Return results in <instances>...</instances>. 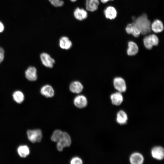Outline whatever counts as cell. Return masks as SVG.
I'll use <instances>...</instances> for the list:
<instances>
[{"mask_svg":"<svg viewBox=\"0 0 164 164\" xmlns=\"http://www.w3.org/2000/svg\"><path fill=\"white\" fill-rule=\"evenodd\" d=\"M133 22L139 29L141 34L146 35L151 32V23L146 14H143L137 18H135Z\"/></svg>","mask_w":164,"mask_h":164,"instance_id":"6da1fadb","label":"cell"},{"mask_svg":"<svg viewBox=\"0 0 164 164\" xmlns=\"http://www.w3.org/2000/svg\"><path fill=\"white\" fill-rule=\"evenodd\" d=\"M56 142L57 149L61 152L63 150L64 148L70 146L71 143V138L67 133L63 132Z\"/></svg>","mask_w":164,"mask_h":164,"instance_id":"7a4b0ae2","label":"cell"},{"mask_svg":"<svg viewBox=\"0 0 164 164\" xmlns=\"http://www.w3.org/2000/svg\"><path fill=\"white\" fill-rule=\"evenodd\" d=\"M159 42L158 37L154 34L146 35L143 39V43L145 47L149 50H151L154 46H157Z\"/></svg>","mask_w":164,"mask_h":164,"instance_id":"3957f363","label":"cell"},{"mask_svg":"<svg viewBox=\"0 0 164 164\" xmlns=\"http://www.w3.org/2000/svg\"><path fill=\"white\" fill-rule=\"evenodd\" d=\"M27 134L29 140L32 143L40 142L42 138V133L40 129L29 130Z\"/></svg>","mask_w":164,"mask_h":164,"instance_id":"277c9868","label":"cell"},{"mask_svg":"<svg viewBox=\"0 0 164 164\" xmlns=\"http://www.w3.org/2000/svg\"><path fill=\"white\" fill-rule=\"evenodd\" d=\"M113 84L114 88L117 91L122 93L126 91V83L122 77H115L113 79Z\"/></svg>","mask_w":164,"mask_h":164,"instance_id":"5b68a950","label":"cell"},{"mask_svg":"<svg viewBox=\"0 0 164 164\" xmlns=\"http://www.w3.org/2000/svg\"><path fill=\"white\" fill-rule=\"evenodd\" d=\"M40 58L43 64L45 67L52 68L55 63V60L48 53H43L40 55Z\"/></svg>","mask_w":164,"mask_h":164,"instance_id":"8992f818","label":"cell"},{"mask_svg":"<svg viewBox=\"0 0 164 164\" xmlns=\"http://www.w3.org/2000/svg\"><path fill=\"white\" fill-rule=\"evenodd\" d=\"M151 154L154 159L161 160L164 157V149L160 146H157L153 147L152 149Z\"/></svg>","mask_w":164,"mask_h":164,"instance_id":"52a82bcc","label":"cell"},{"mask_svg":"<svg viewBox=\"0 0 164 164\" xmlns=\"http://www.w3.org/2000/svg\"><path fill=\"white\" fill-rule=\"evenodd\" d=\"M73 103L74 105L79 108L85 107L87 104V101L86 97L83 95L77 96L74 99Z\"/></svg>","mask_w":164,"mask_h":164,"instance_id":"ba28073f","label":"cell"},{"mask_svg":"<svg viewBox=\"0 0 164 164\" xmlns=\"http://www.w3.org/2000/svg\"><path fill=\"white\" fill-rule=\"evenodd\" d=\"M126 32L132 35L135 37H138L141 34L140 31L134 23L128 24L125 29Z\"/></svg>","mask_w":164,"mask_h":164,"instance_id":"9c48e42d","label":"cell"},{"mask_svg":"<svg viewBox=\"0 0 164 164\" xmlns=\"http://www.w3.org/2000/svg\"><path fill=\"white\" fill-rule=\"evenodd\" d=\"M25 75L29 80L32 81H36L37 78L36 68L32 66L29 67L25 72Z\"/></svg>","mask_w":164,"mask_h":164,"instance_id":"30bf717a","label":"cell"},{"mask_svg":"<svg viewBox=\"0 0 164 164\" xmlns=\"http://www.w3.org/2000/svg\"><path fill=\"white\" fill-rule=\"evenodd\" d=\"M40 92L43 95L47 98L53 97L55 94L53 88L49 84H46L42 87Z\"/></svg>","mask_w":164,"mask_h":164,"instance_id":"8fae6325","label":"cell"},{"mask_svg":"<svg viewBox=\"0 0 164 164\" xmlns=\"http://www.w3.org/2000/svg\"><path fill=\"white\" fill-rule=\"evenodd\" d=\"M128 47L126 52L130 56H134L138 53L139 48L137 44L133 41H129L128 44Z\"/></svg>","mask_w":164,"mask_h":164,"instance_id":"7c38bea8","label":"cell"},{"mask_svg":"<svg viewBox=\"0 0 164 164\" xmlns=\"http://www.w3.org/2000/svg\"><path fill=\"white\" fill-rule=\"evenodd\" d=\"M122 94L117 91L111 94L110 99L111 103L113 105L118 106L122 103L123 97Z\"/></svg>","mask_w":164,"mask_h":164,"instance_id":"4fadbf2b","label":"cell"},{"mask_svg":"<svg viewBox=\"0 0 164 164\" xmlns=\"http://www.w3.org/2000/svg\"><path fill=\"white\" fill-rule=\"evenodd\" d=\"M69 89L70 91L73 93L79 94L82 91L83 89V86L80 81H74L70 84Z\"/></svg>","mask_w":164,"mask_h":164,"instance_id":"5bb4252c","label":"cell"},{"mask_svg":"<svg viewBox=\"0 0 164 164\" xmlns=\"http://www.w3.org/2000/svg\"><path fill=\"white\" fill-rule=\"evenodd\" d=\"M164 26L161 21L156 19L151 24V29L153 32L158 33L162 32L164 29Z\"/></svg>","mask_w":164,"mask_h":164,"instance_id":"9a60e30c","label":"cell"},{"mask_svg":"<svg viewBox=\"0 0 164 164\" xmlns=\"http://www.w3.org/2000/svg\"><path fill=\"white\" fill-rule=\"evenodd\" d=\"M104 13L107 19L112 20L116 18L117 12L116 9L114 7L110 6L105 9Z\"/></svg>","mask_w":164,"mask_h":164,"instance_id":"2e32d148","label":"cell"},{"mask_svg":"<svg viewBox=\"0 0 164 164\" xmlns=\"http://www.w3.org/2000/svg\"><path fill=\"white\" fill-rule=\"evenodd\" d=\"M129 161L132 164H142L144 161V158L140 153L135 152L131 155Z\"/></svg>","mask_w":164,"mask_h":164,"instance_id":"e0dca14e","label":"cell"},{"mask_svg":"<svg viewBox=\"0 0 164 164\" xmlns=\"http://www.w3.org/2000/svg\"><path fill=\"white\" fill-rule=\"evenodd\" d=\"M59 45L62 49L68 50L72 47V43L68 37L63 36L61 37L59 39Z\"/></svg>","mask_w":164,"mask_h":164,"instance_id":"ac0fdd59","label":"cell"},{"mask_svg":"<svg viewBox=\"0 0 164 164\" xmlns=\"http://www.w3.org/2000/svg\"><path fill=\"white\" fill-rule=\"evenodd\" d=\"M74 16L77 20L80 21L86 19L87 17V11L83 9L77 7L74 10Z\"/></svg>","mask_w":164,"mask_h":164,"instance_id":"d6986e66","label":"cell"},{"mask_svg":"<svg viewBox=\"0 0 164 164\" xmlns=\"http://www.w3.org/2000/svg\"><path fill=\"white\" fill-rule=\"evenodd\" d=\"M99 4V0H86V9L88 11L93 12L97 10Z\"/></svg>","mask_w":164,"mask_h":164,"instance_id":"ffe728a7","label":"cell"},{"mask_svg":"<svg viewBox=\"0 0 164 164\" xmlns=\"http://www.w3.org/2000/svg\"><path fill=\"white\" fill-rule=\"evenodd\" d=\"M128 120V115L126 112L123 110H120L117 113L116 121L120 125H124Z\"/></svg>","mask_w":164,"mask_h":164,"instance_id":"44dd1931","label":"cell"},{"mask_svg":"<svg viewBox=\"0 0 164 164\" xmlns=\"http://www.w3.org/2000/svg\"><path fill=\"white\" fill-rule=\"evenodd\" d=\"M19 155L21 157L25 158L29 154L30 151L29 147L26 145H21L17 149Z\"/></svg>","mask_w":164,"mask_h":164,"instance_id":"7402d4cb","label":"cell"},{"mask_svg":"<svg viewBox=\"0 0 164 164\" xmlns=\"http://www.w3.org/2000/svg\"><path fill=\"white\" fill-rule=\"evenodd\" d=\"M12 97L15 101L19 104L22 103L24 99L23 93L19 91H15L13 94Z\"/></svg>","mask_w":164,"mask_h":164,"instance_id":"603a6c76","label":"cell"},{"mask_svg":"<svg viewBox=\"0 0 164 164\" xmlns=\"http://www.w3.org/2000/svg\"><path fill=\"white\" fill-rule=\"evenodd\" d=\"M62 131L60 130H56L53 132L51 138V140L55 142H57L59 138Z\"/></svg>","mask_w":164,"mask_h":164,"instance_id":"cb8c5ba5","label":"cell"},{"mask_svg":"<svg viewBox=\"0 0 164 164\" xmlns=\"http://www.w3.org/2000/svg\"><path fill=\"white\" fill-rule=\"evenodd\" d=\"M50 3L55 7H60L64 4V2L62 0H49Z\"/></svg>","mask_w":164,"mask_h":164,"instance_id":"d4e9b609","label":"cell"},{"mask_svg":"<svg viewBox=\"0 0 164 164\" xmlns=\"http://www.w3.org/2000/svg\"><path fill=\"white\" fill-rule=\"evenodd\" d=\"M70 162L71 164H82L83 163L82 160L78 157L73 158Z\"/></svg>","mask_w":164,"mask_h":164,"instance_id":"484cf974","label":"cell"},{"mask_svg":"<svg viewBox=\"0 0 164 164\" xmlns=\"http://www.w3.org/2000/svg\"><path fill=\"white\" fill-rule=\"evenodd\" d=\"M4 51L3 49L0 47V63L4 60Z\"/></svg>","mask_w":164,"mask_h":164,"instance_id":"4316f807","label":"cell"},{"mask_svg":"<svg viewBox=\"0 0 164 164\" xmlns=\"http://www.w3.org/2000/svg\"><path fill=\"white\" fill-rule=\"evenodd\" d=\"M4 28L3 24L1 21H0V33H1L3 31Z\"/></svg>","mask_w":164,"mask_h":164,"instance_id":"83f0119b","label":"cell"},{"mask_svg":"<svg viewBox=\"0 0 164 164\" xmlns=\"http://www.w3.org/2000/svg\"><path fill=\"white\" fill-rule=\"evenodd\" d=\"M114 0H100L101 2L103 3H105L110 1H113Z\"/></svg>","mask_w":164,"mask_h":164,"instance_id":"f1b7e54d","label":"cell"},{"mask_svg":"<svg viewBox=\"0 0 164 164\" xmlns=\"http://www.w3.org/2000/svg\"><path fill=\"white\" fill-rule=\"evenodd\" d=\"M70 1L72 2H74L77 1V0H70Z\"/></svg>","mask_w":164,"mask_h":164,"instance_id":"f546056e","label":"cell"}]
</instances>
